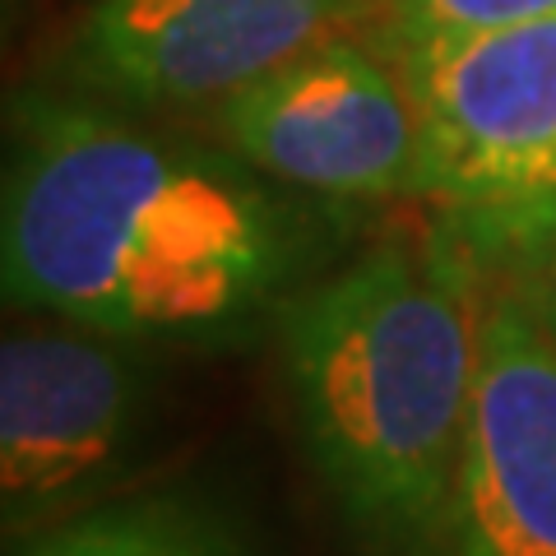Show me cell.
<instances>
[{
  "label": "cell",
  "mask_w": 556,
  "mask_h": 556,
  "mask_svg": "<svg viewBox=\"0 0 556 556\" xmlns=\"http://www.w3.org/2000/svg\"><path fill=\"white\" fill-rule=\"evenodd\" d=\"M492 269H501L510 278V283L525 292V298L533 302V311L547 320V329L556 334V223L547 232H538L529 241H519L515 251L486 260Z\"/></svg>",
  "instance_id": "10"
},
{
  "label": "cell",
  "mask_w": 556,
  "mask_h": 556,
  "mask_svg": "<svg viewBox=\"0 0 556 556\" xmlns=\"http://www.w3.org/2000/svg\"><path fill=\"white\" fill-rule=\"evenodd\" d=\"M10 556H255V547L200 492H126L10 543Z\"/></svg>",
  "instance_id": "8"
},
{
  "label": "cell",
  "mask_w": 556,
  "mask_h": 556,
  "mask_svg": "<svg viewBox=\"0 0 556 556\" xmlns=\"http://www.w3.org/2000/svg\"><path fill=\"white\" fill-rule=\"evenodd\" d=\"M431 556H556V334L492 265L473 408Z\"/></svg>",
  "instance_id": "7"
},
{
  "label": "cell",
  "mask_w": 556,
  "mask_h": 556,
  "mask_svg": "<svg viewBox=\"0 0 556 556\" xmlns=\"http://www.w3.org/2000/svg\"><path fill=\"white\" fill-rule=\"evenodd\" d=\"M329 204L292 195L223 144L79 89H24L5 126V302L135 343H237L325 251Z\"/></svg>",
  "instance_id": "1"
},
{
  "label": "cell",
  "mask_w": 556,
  "mask_h": 556,
  "mask_svg": "<svg viewBox=\"0 0 556 556\" xmlns=\"http://www.w3.org/2000/svg\"><path fill=\"white\" fill-rule=\"evenodd\" d=\"M486 265L427 218L292 292L274 343L302 450L367 556H431L478 386Z\"/></svg>",
  "instance_id": "2"
},
{
  "label": "cell",
  "mask_w": 556,
  "mask_h": 556,
  "mask_svg": "<svg viewBox=\"0 0 556 556\" xmlns=\"http://www.w3.org/2000/svg\"><path fill=\"white\" fill-rule=\"evenodd\" d=\"M386 33L390 0H93L65 89L130 112H208L325 42Z\"/></svg>",
  "instance_id": "6"
},
{
  "label": "cell",
  "mask_w": 556,
  "mask_h": 556,
  "mask_svg": "<svg viewBox=\"0 0 556 556\" xmlns=\"http://www.w3.org/2000/svg\"><path fill=\"white\" fill-rule=\"evenodd\" d=\"M399 56L427 126V214L482 260L547 232L556 223V14L408 42Z\"/></svg>",
  "instance_id": "3"
},
{
  "label": "cell",
  "mask_w": 556,
  "mask_h": 556,
  "mask_svg": "<svg viewBox=\"0 0 556 556\" xmlns=\"http://www.w3.org/2000/svg\"><path fill=\"white\" fill-rule=\"evenodd\" d=\"M214 144L316 204H422L427 126L386 33L325 42L208 108Z\"/></svg>",
  "instance_id": "5"
},
{
  "label": "cell",
  "mask_w": 556,
  "mask_h": 556,
  "mask_svg": "<svg viewBox=\"0 0 556 556\" xmlns=\"http://www.w3.org/2000/svg\"><path fill=\"white\" fill-rule=\"evenodd\" d=\"M556 14V0H390V42H441Z\"/></svg>",
  "instance_id": "9"
},
{
  "label": "cell",
  "mask_w": 556,
  "mask_h": 556,
  "mask_svg": "<svg viewBox=\"0 0 556 556\" xmlns=\"http://www.w3.org/2000/svg\"><path fill=\"white\" fill-rule=\"evenodd\" d=\"M163 413V348L70 320L0 343V529L10 543L126 496Z\"/></svg>",
  "instance_id": "4"
}]
</instances>
